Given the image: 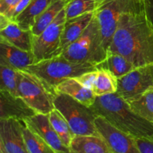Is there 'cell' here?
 Listing matches in <instances>:
<instances>
[{
	"label": "cell",
	"mask_w": 153,
	"mask_h": 153,
	"mask_svg": "<svg viewBox=\"0 0 153 153\" xmlns=\"http://www.w3.org/2000/svg\"><path fill=\"white\" fill-rule=\"evenodd\" d=\"M108 51L120 54L136 67L153 64V28L145 5L122 13Z\"/></svg>",
	"instance_id": "cell-1"
},
{
	"label": "cell",
	"mask_w": 153,
	"mask_h": 153,
	"mask_svg": "<svg viewBox=\"0 0 153 153\" xmlns=\"http://www.w3.org/2000/svg\"><path fill=\"white\" fill-rule=\"evenodd\" d=\"M91 109L118 129L137 138L153 140V123L133 111L117 93L97 97Z\"/></svg>",
	"instance_id": "cell-2"
},
{
	"label": "cell",
	"mask_w": 153,
	"mask_h": 153,
	"mask_svg": "<svg viewBox=\"0 0 153 153\" xmlns=\"http://www.w3.org/2000/svg\"><path fill=\"white\" fill-rule=\"evenodd\" d=\"M97 70V67L92 64L73 62L60 55L31 64L25 70L37 76L45 85L55 91L56 87L65 79Z\"/></svg>",
	"instance_id": "cell-3"
},
{
	"label": "cell",
	"mask_w": 153,
	"mask_h": 153,
	"mask_svg": "<svg viewBox=\"0 0 153 153\" xmlns=\"http://www.w3.org/2000/svg\"><path fill=\"white\" fill-rule=\"evenodd\" d=\"M61 55L73 62L87 63L96 67L106 59L108 49L95 16L83 34Z\"/></svg>",
	"instance_id": "cell-4"
},
{
	"label": "cell",
	"mask_w": 153,
	"mask_h": 153,
	"mask_svg": "<svg viewBox=\"0 0 153 153\" xmlns=\"http://www.w3.org/2000/svg\"><path fill=\"white\" fill-rule=\"evenodd\" d=\"M54 105L67 120L75 135L101 136L95 123L97 115L90 107L59 92L54 99Z\"/></svg>",
	"instance_id": "cell-5"
},
{
	"label": "cell",
	"mask_w": 153,
	"mask_h": 153,
	"mask_svg": "<svg viewBox=\"0 0 153 153\" xmlns=\"http://www.w3.org/2000/svg\"><path fill=\"white\" fill-rule=\"evenodd\" d=\"M18 94L36 113L49 114L55 108L56 91L49 88L37 76L26 70H19Z\"/></svg>",
	"instance_id": "cell-6"
},
{
	"label": "cell",
	"mask_w": 153,
	"mask_h": 153,
	"mask_svg": "<svg viewBox=\"0 0 153 153\" xmlns=\"http://www.w3.org/2000/svg\"><path fill=\"white\" fill-rule=\"evenodd\" d=\"M66 21L67 16L64 7L40 35H33L32 52L34 56V64L52 58L58 50Z\"/></svg>",
	"instance_id": "cell-7"
},
{
	"label": "cell",
	"mask_w": 153,
	"mask_h": 153,
	"mask_svg": "<svg viewBox=\"0 0 153 153\" xmlns=\"http://www.w3.org/2000/svg\"><path fill=\"white\" fill-rule=\"evenodd\" d=\"M135 6L137 5L129 0H105L94 11V16L99 22L103 42L108 51L122 13Z\"/></svg>",
	"instance_id": "cell-8"
},
{
	"label": "cell",
	"mask_w": 153,
	"mask_h": 153,
	"mask_svg": "<svg viewBox=\"0 0 153 153\" xmlns=\"http://www.w3.org/2000/svg\"><path fill=\"white\" fill-rule=\"evenodd\" d=\"M153 88V64L136 67L117 79V93L125 100Z\"/></svg>",
	"instance_id": "cell-9"
},
{
	"label": "cell",
	"mask_w": 153,
	"mask_h": 153,
	"mask_svg": "<svg viewBox=\"0 0 153 153\" xmlns=\"http://www.w3.org/2000/svg\"><path fill=\"white\" fill-rule=\"evenodd\" d=\"M95 123L97 131L114 153H141L134 137L117 128L103 117L97 116Z\"/></svg>",
	"instance_id": "cell-10"
},
{
	"label": "cell",
	"mask_w": 153,
	"mask_h": 153,
	"mask_svg": "<svg viewBox=\"0 0 153 153\" xmlns=\"http://www.w3.org/2000/svg\"><path fill=\"white\" fill-rule=\"evenodd\" d=\"M22 120L0 119V153H30L22 134Z\"/></svg>",
	"instance_id": "cell-11"
},
{
	"label": "cell",
	"mask_w": 153,
	"mask_h": 153,
	"mask_svg": "<svg viewBox=\"0 0 153 153\" xmlns=\"http://www.w3.org/2000/svg\"><path fill=\"white\" fill-rule=\"evenodd\" d=\"M23 122L28 128L41 137L56 153H70L69 147L63 143L52 127L49 115L36 113Z\"/></svg>",
	"instance_id": "cell-12"
},
{
	"label": "cell",
	"mask_w": 153,
	"mask_h": 153,
	"mask_svg": "<svg viewBox=\"0 0 153 153\" xmlns=\"http://www.w3.org/2000/svg\"><path fill=\"white\" fill-rule=\"evenodd\" d=\"M33 64L34 56L32 52L19 49L0 37V64L17 70H25Z\"/></svg>",
	"instance_id": "cell-13"
},
{
	"label": "cell",
	"mask_w": 153,
	"mask_h": 153,
	"mask_svg": "<svg viewBox=\"0 0 153 153\" xmlns=\"http://www.w3.org/2000/svg\"><path fill=\"white\" fill-rule=\"evenodd\" d=\"M94 16V12H89L81 16L67 19L61 35L59 48L52 57L61 55L70 45L74 43L88 28Z\"/></svg>",
	"instance_id": "cell-14"
},
{
	"label": "cell",
	"mask_w": 153,
	"mask_h": 153,
	"mask_svg": "<svg viewBox=\"0 0 153 153\" xmlns=\"http://www.w3.org/2000/svg\"><path fill=\"white\" fill-rule=\"evenodd\" d=\"M0 119H13L24 121L36 112L19 97H14L10 93L1 90Z\"/></svg>",
	"instance_id": "cell-15"
},
{
	"label": "cell",
	"mask_w": 153,
	"mask_h": 153,
	"mask_svg": "<svg viewBox=\"0 0 153 153\" xmlns=\"http://www.w3.org/2000/svg\"><path fill=\"white\" fill-rule=\"evenodd\" d=\"M70 153H114L102 136L75 135L69 146Z\"/></svg>",
	"instance_id": "cell-16"
},
{
	"label": "cell",
	"mask_w": 153,
	"mask_h": 153,
	"mask_svg": "<svg viewBox=\"0 0 153 153\" xmlns=\"http://www.w3.org/2000/svg\"><path fill=\"white\" fill-rule=\"evenodd\" d=\"M55 91L70 96L87 107H91L97 97L92 90L84 86L75 78L64 80L56 87Z\"/></svg>",
	"instance_id": "cell-17"
},
{
	"label": "cell",
	"mask_w": 153,
	"mask_h": 153,
	"mask_svg": "<svg viewBox=\"0 0 153 153\" xmlns=\"http://www.w3.org/2000/svg\"><path fill=\"white\" fill-rule=\"evenodd\" d=\"M0 37L19 49L32 52V33L22 29L15 21L10 20L7 26L0 30Z\"/></svg>",
	"instance_id": "cell-18"
},
{
	"label": "cell",
	"mask_w": 153,
	"mask_h": 153,
	"mask_svg": "<svg viewBox=\"0 0 153 153\" xmlns=\"http://www.w3.org/2000/svg\"><path fill=\"white\" fill-rule=\"evenodd\" d=\"M52 1V0H31L26 8L14 21L22 29L31 31L37 18L49 7Z\"/></svg>",
	"instance_id": "cell-19"
},
{
	"label": "cell",
	"mask_w": 153,
	"mask_h": 153,
	"mask_svg": "<svg viewBox=\"0 0 153 153\" xmlns=\"http://www.w3.org/2000/svg\"><path fill=\"white\" fill-rule=\"evenodd\" d=\"M97 68L106 69L119 79L132 71L136 67L120 54L108 51L106 59L98 64Z\"/></svg>",
	"instance_id": "cell-20"
},
{
	"label": "cell",
	"mask_w": 153,
	"mask_h": 153,
	"mask_svg": "<svg viewBox=\"0 0 153 153\" xmlns=\"http://www.w3.org/2000/svg\"><path fill=\"white\" fill-rule=\"evenodd\" d=\"M71 0H52L49 7L36 20L31 31L34 36H39L57 17L60 12Z\"/></svg>",
	"instance_id": "cell-21"
},
{
	"label": "cell",
	"mask_w": 153,
	"mask_h": 153,
	"mask_svg": "<svg viewBox=\"0 0 153 153\" xmlns=\"http://www.w3.org/2000/svg\"><path fill=\"white\" fill-rule=\"evenodd\" d=\"M126 102L133 111L143 119L153 123V88Z\"/></svg>",
	"instance_id": "cell-22"
},
{
	"label": "cell",
	"mask_w": 153,
	"mask_h": 153,
	"mask_svg": "<svg viewBox=\"0 0 153 153\" xmlns=\"http://www.w3.org/2000/svg\"><path fill=\"white\" fill-rule=\"evenodd\" d=\"M117 91V78L109 70L97 68V79L93 88L96 97L108 95Z\"/></svg>",
	"instance_id": "cell-23"
},
{
	"label": "cell",
	"mask_w": 153,
	"mask_h": 153,
	"mask_svg": "<svg viewBox=\"0 0 153 153\" xmlns=\"http://www.w3.org/2000/svg\"><path fill=\"white\" fill-rule=\"evenodd\" d=\"M48 115H49V119L54 129L55 130L63 143L69 147L70 142L75 134H73L67 120L59 111L55 108Z\"/></svg>",
	"instance_id": "cell-24"
},
{
	"label": "cell",
	"mask_w": 153,
	"mask_h": 153,
	"mask_svg": "<svg viewBox=\"0 0 153 153\" xmlns=\"http://www.w3.org/2000/svg\"><path fill=\"white\" fill-rule=\"evenodd\" d=\"M104 1L105 0H71L65 7L67 19L89 12H94Z\"/></svg>",
	"instance_id": "cell-25"
},
{
	"label": "cell",
	"mask_w": 153,
	"mask_h": 153,
	"mask_svg": "<svg viewBox=\"0 0 153 153\" xmlns=\"http://www.w3.org/2000/svg\"><path fill=\"white\" fill-rule=\"evenodd\" d=\"M22 134L30 153H56L41 137L28 128L25 124L22 128Z\"/></svg>",
	"instance_id": "cell-26"
},
{
	"label": "cell",
	"mask_w": 153,
	"mask_h": 153,
	"mask_svg": "<svg viewBox=\"0 0 153 153\" xmlns=\"http://www.w3.org/2000/svg\"><path fill=\"white\" fill-rule=\"evenodd\" d=\"M1 73V90L10 93L14 97H19L18 83L19 80V70L8 66L0 64Z\"/></svg>",
	"instance_id": "cell-27"
},
{
	"label": "cell",
	"mask_w": 153,
	"mask_h": 153,
	"mask_svg": "<svg viewBox=\"0 0 153 153\" xmlns=\"http://www.w3.org/2000/svg\"><path fill=\"white\" fill-rule=\"evenodd\" d=\"M20 0H0V14H3L12 20L15 7Z\"/></svg>",
	"instance_id": "cell-28"
},
{
	"label": "cell",
	"mask_w": 153,
	"mask_h": 153,
	"mask_svg": "<svg viewBox=\"0 0 153 153\" xmlns=\"http://www.w3.org/2000/svg\"><path fill=\"white\" fill-rule=\"evenodd\" d=\"M97 70H94V71L87 72V73H83L80 76H76V77H75V79L79 81L84 86L93 91V88H94V83H95V81L97 79Z\"/></svg>",
	"instance_id": "cell-29"
},
{
	"label": "cell",
	"mask_w": 153,
	"mask_h": 153,
	"mask_svg": "<svg viewBox=\"0 0 153 153\" xmlns=\"http://www.w3.org/2000/svg\"><path fill=\"white\" fill-rule=\"evenodd\" d=\"M136 143L141 153H153V140L134 137Z\"/></svg>",
	"instance_id": "cell-30"
},
{
	"label": "cell",
	"mask_w": 153,
	"mask_h": 153,
	"mask_svg": "<svg viewBox=\"0 0 153 153\" xmlns=\"http://www.w3.org/2000/svg\"><path fill=\"white\" fill-rule=\"evenodd\" d=\"M31 1V0H20L19 1L16 7H15L14 11H13V15H12V20L14 21L16 19V18L26 8L27 6L28 5Z\"/></svg>",
	"instance_id": "cell-31"
},
{
	"label": "cell",
	"mask_w": 153,
	"mask_h": 153,
	"mask_svg": "<svg viewBox=\"0 0 153 153\" xmlns=\"http://www.w3.org/2000/svg\"><path fill=\"white\" fill-rule=\"evenodd\" d=\"M145 10L153 28V0H145Z\"/></svg>",
	"instance_id": "cell-32"
},
{
	"label": "cell",
	"mask_w": 153,
	"mask_h": 153,
	"mask_svg": "<svg viewBox=\"0 0 153 153\" xmlns=\"http://www.w3.org/2000/svg\"><path fill=\"white\" fill-rule=\"evenodd\" d=\"M10 19L6 17L4 15L0 14V30L4 28L5 26H7V25L10 22Z\"/></svg>",
	"instance_id": "cell-33"
},
{
	"label": "cell",
	"mask_w": 153,
	"mask_h": 153,
	"mask_svg": "<svg viewBox=\"0 0 153 153\" xmlns=\"http://www.w3.org/2000/svg\"><path fill=\"white\" fill-rule=\"evenodd\" d=\"M131 3L137 6L140 5H144V1L145 0H129Z\"/></svg>",
	"instance_id": "cell-34"
}]
</instances>
